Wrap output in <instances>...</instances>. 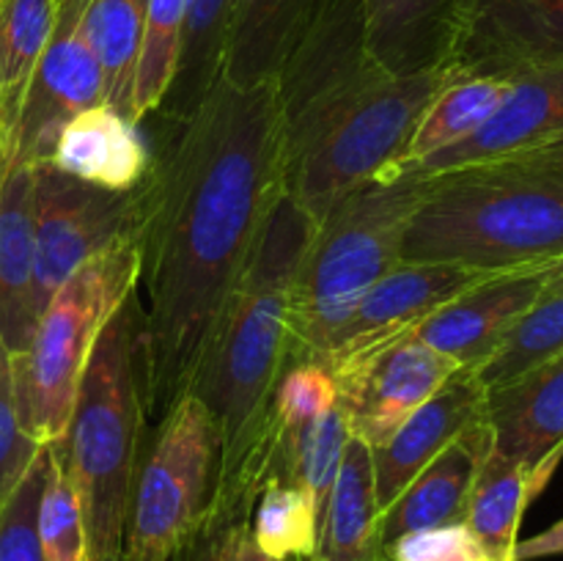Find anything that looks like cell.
Listing matches in <instances>:
<instances>
[{"mask_svg": "<svg viewBox=\"0 0 563 561\" xmlns=\"http://www.w3.org/2000/svg\"><path fill=\"white\" fill-rule=\"evenodd\" d=\"M137 361L154 424L190 394L264 218L284 193V127L275 88L218 80L143 179Z\"/></svg>", "mask_w": 563, "mask_h": 561, "instance_id": "1", "label": "cell"}, {"mask_svg": "<svg viewBox=\"0 0 563 561\" xmlns=\"http://www.w3.org/2000/svg\"><path fill=\"white\" fill-rule=\"evenodd\" d=\"M317 226L289 193H280L192 377L190 394L203 402L218 435L212 520L220 526L251 520L264 484L284 479L273 438V396L289 366L291 286Z\"/></svg>", "mask_w": 563, "mask_h": 561, "instance_id": "2", "label": "cell"}, {"mask_svg": "<svg viewBox=\"0 0 563 561\" xmlns=\"http://www.w3.org/2000/svg\"><path fill=\"white\" fill-rule=\"evenodd\" d=\"M429 179L407 223L401 262L500 275L563 256V174L498 160Z\"/></svg>", "mask_w": 563, "mask_h": 561, "instance_id": "3", "label": "cell"}, {"mask_svg": "<svg viewBox=\"0 0 563 561\" xmlns=\"http://www.w3.org/2000/svg\"><path fill=\"white\" fill-rule=\"evenodd\" d=\"M429 182L410 168H388L319 220L291 286L289 363L328 361L368 289L401 262L407 223Z\"/></svg>", "mask_w": 563, "mask_h": 561, "instance_id": "4", "label": "cell"}, {"mask_svg": "<svg viewBox=\"0 0 563 561\" xmlns=\"http://www.w3.org/2000/svg\"><path fill=\"white\" fill-rule=\"evenodd\" d=\"M143 427L146 407L130 300L104 324L88 358L64 438L49 446L80 504L91 561H115L124 550Z\"/></svg>", "mask_w": 563, "mask_h": 561, "instance_id": "5", "label": "cell"}, {"mask_svg": "<svg viewBox=\"0 0 563 561\" xmlns=\"http://www.w3.org/2000/svg\"><path fill=\"white\" fill-rule=\"evenodd\" d=\"M141 278V237H119L88 258L42 308L14 366L22 429L38 446L64 438L77 388L104 324L132 300Z\"/></svg>", "mask_w": 563, "mask_h": 561, "instance_id": "6", "label": "cell"}, {"mask_svg": "<svg viewBox=\"0 0 563 561\" xmlns=\"http://www.w3.org/2000/svg\"><path fill=\"white\" fill-rule=\"evenodd\" d=\"M456 75L454 64L418 75H379L286 163L284 190L319 223L341 196L405 157L423 110Z\"/></svg>", "mask_w": 563, "mask_h": 561, "instance_id": "7", "label": "cell"}, {"mask_svg": "<svg viewBox=\"0 0 563 561\" xmlns=\"http://www.w3.org/2000/svg\"><path fill=\"white\" fill-rule=\"evenodd\" d=\"M218 501V435L207 407L185 394L141 451L124 528V561H168Z\"/></svg>", "mask_w": 563, "mask_h": 561, "instance_id": "8", "label": "cell"}, {"mask_svg": "<svg viewBox=\"0 0 563 561\" xmlns=\"http://www.w3.org/2000/svg\"><path fill=\"white\" fill-rule=\"evenodd\" d=\"M379 75L385 69L368 53L363 0H319L273 80L284 127V168L341 105Z\"/></svg>", "mask_w": 563, "mask_h": 561, "instance_id": "9", "label": "cell"}, {"mask_svg": "<svg viewBox=\"0 0 563 561\" xmlns=\"http://www.w3.org/2000/svg\"><path fill=\"white\" fill-rule=\"evenodd\" d=\"M146 190H102L33 163V306L36 314L91 256L119 237L141 231Z\"/></svg>", "mask_w": 563, "mask_h": 561, "instance_id": "10", "label": "cell"}, {"mask_svg": "<svg viewBox=\"0 0 563 561\" xmlns=\"http://www.w3.org/2000/svg\"><path fill=\"white\" fill-rule=\"evenodd\" d=\"M88 0H60L16 121L11 160H47L60 130L82 110L104 102L102 72L86 36Z\"/></svg>", "mask_w": 563, "mask_h": 561, "instance_id": "11", "label": "cell"}, {"mask_svg": "<svg viewBox=\"0 0 563 561\" xmlns=\"http://www.w3.org/2000/svg\"><path fill=\"white\" fill-rule=\"evenodd\" d=\"M484 278L489 273L456 264L399 262L368 289L328 352L324 366L333 374L361 366L385 346L407 339L423 319Z\"/></svg>", "mask_w": 563, "mask_h": 561, "instance_id": "12", "label": "cell"}, {"mask_svg": "<svg viewBox=\"0 0 563 561\" xmlns=\"http://www.w3.org/2000/svg\"><path fill=\"white\" fill-rule=\"evenodd\" d=\"M456 369H462L460 363L432 346L401 339L361 366L335 374L339 402L350 416L352 435L368 449H379Z\"/></svg>", "mask_w": 563, "mask_h": 561, "instance_id": "13", "label": "cell"}, {"mask_svg": "<svg viewBox=\"0 0 563 561\" xmlns=\"http://www.w3.org/2000/svg\"><path fill=\"white\" fill-rule=\"evenodd\" d=\"M454 66L515 77L563 66V0H476Z\"/></svg>", "mask_w": 563, "mask_h": 561, "instance_id": "14", "label": "cell"}, {"mask_svg": "<svg viewBox=\"0 0 563 561\" xmlns=\"http://www.w3.org/2000/svg\"><path fill=\"white\" fill-rule=\"evenodd\" d=\"M553 264L489 275L423 319L407 339L421 341L462 369L476 372L511 324L544 295Z\"/></svg>", "mask_w": 563, "mask_h": 561, "instance_id": "15", "label": "cell"}, {"mask_svg": "<svg viewBox=\"0 0 563 561\" xmlns=\"http://www.w3.org/2000/svg\"><path fill=\"white\" fill-rule=\"evenodd\" d=\"M559 135H563V66L515 77L509 97L482 130L405 168L418 176L451 174L467 165L498 163L531 152Z\"/></svg>", "mask_w": 563, "mask_h": 561, "instance_id": "16", "label": "cell"}, {"mask_svg": "<svg viewBox=\"0 0 563 561\" xmlns=\"http://www.w3.org/2000/svg\"><path fill=\"white\" fill-rule=\"evenodd\" d=\"M487 413V388L478 383L473 369H456L440 391H434L379 449L374 457V487L379 512L388 509L401 490L454 443L467 427Z\"/></svg>", "mask_w": 563, "mask_h": 561, "instance_id": "17", "label": "cell"}, {"mask_svg": "<svg viewBox=\"0 0 563 561\" xmlns=\"http://www.w3.org/2000/svg\"><path fill=\"white\" fill-rule=\"evenodd\" d=\"M493 451L528 468L548 487L563 457V352L487 391Z\"/></svg>", "mask_w": 563, "mask_h": 561, "instance_id": "18", "label": "cell"}, {"mask_svg": "<svg viewBox=\"0 0 563 561\" xmlns=\"http://www.w3.org/2000/svg\"><path fill=\"white\" fill-rule=\"evenodd\" d=\"M476 0H363L368 53L388 75L454 64Z\"/></svg>", "mask_w": 563, "mask_h": 561, "instance_id": "19", "label": "cell"}, {"mask_svg": "<svg viewBox=\"0 0 563 561\" xmlns=\"http://www.w3.org/2000/svg\"><path fill=\"white\" fill-rule=\"evenodd\" d=\"M493 451V429L487 413L445 446L379 517V542L388 548L401 534L462 522L478 468Z\"/></svg>", "mask_w": 563, "mask_h": 561, "instance_id": "20", "label": "cell"}, {"mask_svg": "<svg viewBox=\"0 0 563 561\" xmlns=\"http://www.w3.org/2000/svg\"><path fill=\"white\" fill-rule=\"evenodd\" d=\"M47 163L86 185L126 193L143 185L154 154L135 121L102 102L77 113L60 130Z\"/></svg>", "mask_w": 563, "mask_h": 561, "instance_id": "21", "label": "cell"}, {"mask_svg": "<svg viewBox=\"0 0 563 561\" xmlns=\"http://www.w3.org/2000/svg\"><path fill=\"white\" fill-rule=\"evenodd\" d=\"M33 163L0 170V339L20 355L36 328L33 306Z\"/></svg>", "mask_w": 563, "mask_h": 561, "instance_id": "22", "label": "cell"}, {"mask_svg": "<svg viewBox=\"0 0 563 561\" xmlns=\"http://www.w3.org/2000/svg\"><path fill=\"white\" fill-rule=\"evenodd\" d=\"M317 6L319 0H236L220 80L236 88L269 86Z\"/></svg>", "mask_w": 563, "mask_h": 561, "instance_id": "23", "label": "cell"}, {"mask_svg": "<svg viewBox=\"0 0 563 561\" xmlns=\"http://www.w3.org/2000/svg\"><path fill=\"white\" fill-rule=\"evenodd\" d=\"M379 517L372 449L352 435L319 520V544L311 561H361L383 550Z\"/></svg>", "mask_w": 563, "mask_h": 561, "instance_id": "24", "label": "cell"}, {"mask_svg": "<svg viewBox=\"0 0 563 561\" xmlns=\"http://www.w3.org/2000/svg\"><path fill=\"white\" fill-rule=\"evenodd\" d=\"M60 0H0V170L14 154L16 121Z\"/></svg>", "mask_w": 563, "mask_h": 561, "instance_id": "25", "label": "cell"}, {"mask_svg": "<svg viewBox=\"0 0 563 561\" xmlns=\"http://www.w3.org/2000/svg\"><path fill=\"white\" fill-rule=\"evenodd\" d=\"M542 484L528 468L489 451L473 482L462 522L476 534L493 561H515L520 522L528 504L542 493Z\"/></svg>", "mask_w": 563, "mask_h": 561, "instance_id": "26", "label": "cell"}, {"mask_svg": "<svg viewBox=\"0 0 563 561\" xmlns=\"http://www.w3.org/2000/svg\"><path fill=\"white\" fill-rule=\"evenodd\" d=\"M234 6L236 0H187L174 82L159 105L170 124L185 121L220 80Z\"/></svg>", "mask_w": 563, "mask_h": 561, "instance_id": "27", "label": "cell"}, {"mask_svg": "<svg viewBox=\"0 0 563 561\" xmlns=\"http://www.w3.org/2000/svg\"><path fill=\"white\" fill-rule=\"evenodd\" d=\"M511 80L509 77H478V75H460L432 99L418 121L416 132L410 138L407 154L390 168H405V165L421 163L429 154L443 152V148L462 143L473 132L482 130L504 99L509 97Z\"/></svg>", "mask_w": 563, "mask_h": 561, "instance_id": "28", "label": "cell"}, {"mask_svg": "<svg viewBox=\"0 0 563 561\" xmlns=\"http://www.w3.org/2000/svg\"><path fill=\"white\" fill-rule=\"evenodd\" d=\"M146 9L148 0H88L86 9V36L102 72L104 105L132 121V94L146 31Z\"/></svg>", "mask_w": 563, "mask_h": 561, "instance_id": "29", "label": "cell"}, {"mask_svg": "<svg viewBox=\"0 0 563 561\" xmlns=\"http://www.w3.org/2000/svg\"><path fill=\"white\" fill-rule=\"evenodd\" d=\"M251 534L258 548L278 561L317 556L319 509L306 487L289 479H273L256 495L251 509Z\"/></svg>", "mask_w": 563, "mask_h": 561, "instance_id": "30", "label": "cell"}, {"mask_svg": "<svg viewBox=\"0 0 563 561\" xmlns=\"http://www.w3.org/2000/svg\"><path fill=\"white\" fill-rule=\"evenodd\" d=\"M563 352V292L542 295L500 339L493 355L476 369L487 391L500 388Z\"/></svg>", "mask_w": 563, "mask_h": 561, "instance_id": "31", "label": "cell"}, {"mask_svg": "<svg viewBox=\"0 0 563 561\" xmlns=\"http://www.w3.org/2000/svg\"><path fill=\"white\" fill-rule=\"evenodd\" d=\"M352 440V424L346 410L339 405L330 407L322 418L302 429L297 438L278 449V465L284 479L297 482L308 490L319 509V520L328 506L330 490H333L339 468L344 462L346 443Z\"/></svg>", "mask_w": 563, "mask_h": 561, "instance_id": "32", "label": "cell"}, {"mask_svg": "<svg viewBox=\"0 0 563 561\" xmlns=\"http://www.w3.org/2000/svg\"><path fill=\"white\" fill-rule=\"evenodd\" d=\"M185 16L187 0H148L135 94H132V116H135L137 124L146 116L157 113L170 82H174Z\"/></svg>", "mask_w": 563, "mask_h": 561, "instance_id": "33", "label": "cell"}, {"mask_svg": "<svg viewBox=\"0 0 563 561\" xmlns=\"http://www.w3.org/2000/svg\"><path fill=\"white\" fill-rule=\"evenodd\" d=\"M333 405H339V383H335V374L324 363H289L280 374L278 388H275L273 396L275 451L289 443L291 438H297L302 429L311 427Z\"/></svg>", "mask_w": 563, "mask_h": 561, "instance_id": "34", "label": "cell"}, {"mask_svg": "<svg viewBox=\"0 0 563 561\" xmlns=\"http://www.w3.org/2000/svg\"><path fill=\"white\" fill-rule=\"evenodd\" d=\"M47 451V476L38 498V542H42L44 561H91L86 520L77 495L55 451L49 446Z\"/></svg>", "mask_w": 563, "mask_h": 561, "instance_id": "35", "label": "cell"}, {"mask_svg": "<svg viewBox=\"0 0 563 561\" xmlns=\"http://www.w3.org/2000/svg\"><path fill=\"white\" fill-rule=\"evenodd\" d=\"M47 460L49 451L44 446L0 506V561H44L38 542V498L47 476Z\"/></svg>", "mask_w": 563, "mask_h": 561, "instance_id": "36", "label": "cell"}, {"mask_svg": "<svg viewBox=\"0 0 563 561\" xmlns=\"http://www.w3.org/2000/svg\"><path fill=\"white\" fill-rule=\"evenodd\" d=\"M44 446H38L22 429L20 407H16L14 366H11L9 346L0 339V506L9 498L33 460Z\"/></svg>", "mask_w": 563, "mask_h": 561, "instance_id": "37", "label": "cell"}, {"mask_svg": "<svg viewBox=\"0 0 563 561\" xmlns=\"http://www.w3.org/2000/svg\"><path fill=\"white\" fill-rule=\"evenodd\" d=\"M390 561H493L465 522L401 534L385 548Z\"/></svg>", "mask_w": 563, "mask_h": 561, "instance_id": "38", "label": "cell"}, {"mask_svg": "<svg viewBox=\"0 0 563 561\" xmlns=\"http://www.w3.org/2000/svg\"><path fill=\"white\" fill-rule=\"evenodd\" d=\"M220 561H278L269 559L262 548L256 544L251 534V522L240 520L223 526L220 531Z\"/></svg>", "mask_w": 563, "mask_h": 561, "instance_id": "39", "label": "cell"}, {"mask_svg": "<svg viewBox=\"0 0 563 561\" xmlns=\"http://www.w3.org/2000/svg\"><path fill=\"white\" fill-rule=\"evenodd\" d=\"M220 522H203L168 561H220Z\"/></svg>", "mask_w": 563, "mask_h": 561, "instance_id": "40", "label": "cell"}, {"mask_svg": "<svg viewBox=\"0 0 563 561\" xmlns=\"http://www.w3.org/2000/svg\"><path fill=\"white\" fill-rule=\"evenodd\" d=\"M550 556H563V517L537 537L520 539L515 548V561H537Z\"/></svg>", "mask_w": 563, "mask_h": 561, "instance_id": "41", "label": "cell"}, {"mask_svg": "<svg viewBox=\"0 0 563 561\" xmlns=\"http://www.w3.org/2000/svg\"><path fill=\"white\" fill-rule=\"evenodd\" d=\"M506 160H517V163L537 165V168H548V170H555V174H563V135L542 143L539 148H531V152L515 154V157H506Z\"/></svg>", "mask_w": 563, "mask_h": 561, "instance_id": "42", "label": "cell"}, {"mask_svg": "<svg viewBox=\"0 0 563 561\" xmlns=\"http://www.w3.org/2000/svg\"><path fill=\"white\" fill-rule=\"evenodd\" d=\"M555 292H563V256L550 267L548 286H544V295H555Z\"/></svg>", "mask_w": 563, "mask_h": 561, "instance_id": "43", "label": "cell"}, {"mask_svg": "<svg viewBox=\"0 0 563 561\" xmlns=\"http://www.w3.org/2000/svg\"><path fill=\"white\" fill-rule=\"evenodd\" d=\"M295 561H308V559H295Z\"/></svg>", "mask_w": 563, "mask_h": 561, "instance_id": "44", "label": "cell"}, {"mask_svg": "<svg viewBox=\"0 0 563 561\" xmlns=\"http://www.w3.org/2000/svg\"><path fill=\"white\" fill-rule=\"evenodd\" d=\"M115 561H124V559H121V556H119V559H115Z\"/></svg>", "mask_w": 563, "mask_h": 561, "instance_id": "45", "label": "cell"}]
</instances>
